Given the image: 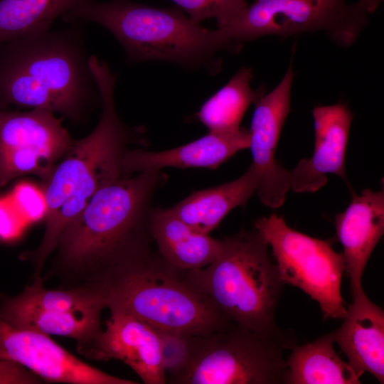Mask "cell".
Returning a JSON list of instances; mask_svg holds the SVG:
<instances>
[{
    "instance_id": "obj_28",
    "label": "cell",
    "mask_w": 384,
    "mask_h": 384,
    "mask_svg": "<svg viewBox=\"0 0 384 384\" xmlns=\"http://www.w3.org/2000/svg\"><path fill=\"white\" fill-rule=\"evenodd\" d=\"M18 224L14 206L0 198V238L8 239L15 236Z\"/></svg>"
},
{
    "instance_id": "obj_12",
    "label": "cell",
    "mask_w": 384,
    "mask_h": 384,
    "mask_svg": "<svg viewBox=\"0 0 384 384\" xmlns=\"http://www.w3.org/2000/svg\"><path fill=\"white\" fill-rule=\"evenodd\" d=\"M0 360L16 362L44 381L70 384H137L93 367L48 335L0 319Z\"/></svg>"
},
{
    "instance_id": "obj_25",
    "label": "cell",
    "mask_w": 384,
    "mask_h": 384,
    "mask_svg": "<svg viewBox=\"0 0 384 384\" xmlns=\"http://www.w3.org/2000/svg\"><path fill=\"white\" fill-rule=\"evenodd\" d=\"M196 23L215 19L217 28L228 25L246 9V0H171Z\"/></svg>"
},
{
    "instance_id": "obj_27",
    "label": "cell",
    "mask_w": 384,
    "mask_h": 384,
    "mask_svg": "<svg viewBox=\"0 0 384 384\" xmlns=\"http://www.w3.org/2000/svg\"><path fill=\"white\" fill-rule=\"evenodd\" d=\"M43 380L23 366L0 360V384H39Z\"/></svg>"
},
{
    "instance_id": "obj_4",
    "label": "cell",
    "mask_w": 384,
    "mask_h": 384,
    "mask_svg": "<svg viewBox=\"0 0 384 384\" xmlns=\"http://www.w3.org/2000/svg\"><path fill=\"white\" fill-rule=\"evenodd\" d=\"M86 285L110 313H124L156 329L207 336L229 321L213 302L149 249L129 256L92 277Z\"/></svg>"
},
{
    "instance_id": "obj_14",
    "label": "cell",
    "mask_w": 384,
    "mask_h": 384,
    "mask_svg": "<svg viewBox=\"0 0 384 384\" xmlns=\"http://www.w3.org/2000/svg\"><path fill=\"white\" fill-rule=\"evenodd\" d=\"M315 135L310 159H302L290 171V188L313 193L327 183L326 175L338 176L348 184L345 159L353 114L342 102L317 106L312 110Z\"/></svg>"
},
{
    "instance_id": "obj_15",
    "label": "cell",
    "mask_w": 384,
    "mask_h": 384,
    "mask_svg": "<svg viewBox=\"0 0 384 384\" xmlns=\"http://www.w3.org/2000/svg\"><path fill=\"white\" fill-rule=\"evenodd\" d=\"M334 226L342 253L344 271L350 280L352 298L364 292L361 285L368 260L384 233V191L366 188L335 215Z\"/></svg>"
},
{
    "instance_id": "obj_24",
    "label": "cell",
    "mask_w": 384,
    "mask_h": 384,
    "mask_svg": "<svg viewBox=\"0 0 384 384\" xmlns=\"http://www.w3.org/2000/svg\"><path fill=\"white\" fill-rule=\"evenodd\" d=\"M157 331L163 366L171 383L190 365L200 336L166 330Z\"/></svg>"
},
{
    "instance_id": "obj_6",
    "label": "cell",
    "mask_w": 384,
    "mask_h": 384,
    "mask_svg": "<svg viewBox=\"0 0 384 384\" xmlns=\"http://www.w3.org/2000/svg\"><path fill=\"white\" fill-rule=\"evenodd\" d=\"M223 240V250L212 263L186 271L189 281L229 321L266 336H292L275 322L285 284L269 256L267 242L255 228Z\"/></svg>"
},
{
    "instance_id": "obj_7",
    "label": "cell",
    "mask_w": 384,
    "mask_h": 384,
    "mask_svg": "<svg viewBox=\"0 0 384 384\" xmlns=\"http://www.w3.org/2000/svg\"><path fill=\"white\" fill-rule=\"evenodd\" d=\"M363 0H255L228 25L220 27L233 54L244 43L267 36L285 38L323 32L338 47L353 46L369 23Z\"/></svg>"
},
{
    "instance_id": "obj_17",
    "label": "cell",
    "mask_w": 384,
    "mask_h": 384,
    "mask_svg": "<svg viewBox=\"0 0 384 384\" xmlns=\"http://www.w3.org/2000/svg\"><path fill=\"white\" fill-rule=\"evenodd\" d=\"M334 342L359 376L371 374L384 383V312L365 292L352 298Z\"/></svg>"
},
{
    "instance_id": "obj_16",
    "label": "cell",
    "mask_w": 384,
    "mask_h": 384,
    "mask_svg": "<svg viewBox=\"0 0 384 384\" xmlns=\"http://www.w3.org/2000/svg\"><path fill=\"white\" fill-rule=\"evenodd\" d=\"M249 130L240 127L231 132H208L186 144L164 151L127 149L122 161V175L166 167L215 169L237 152L249 148Z\"/></svg>"
},
{
    "instance_id": "obj_2",
    "label": "cell",
    "mask_w": 384,
    "mask_h": 384,
    "mask_svg": "<svg viewBox=\"0 0 384 384\" xmlns=\"http://www.w3.org/2000/svg\"><path fill=\"white\" fill-rule=\"evenodd\" d=\"M88 63L100 91L102 114L92 132L74 141L43 179L47 203L44 234L36 249L21 255L31 262L34 275L42 274L63 231L94 194L123 176L122 161L127 146L145 142L144 129L127 126L117 114L114 98L117 75L94 55Z\"/></svg>"
},
{
    "instance_id": "obj_8",
    "label": "cell",
    "mask_w": 384,
    "mask_h": 384,
    "mask_svg": "<svg viewBox=\"0 0 384 384\" xmlns=\"http://www.w3.org/2000/svg\"><path fill=\"white\" fill-rule=\"evenodd\" d=\"M293 344L292 336H266L230 322L199 337L190 365L171 383H282L284 349Z\"/></svg>"
},
{
    "instance_id": "obj_21",
    "label": "cell",
    "mask_w": 384,
    "mask_h": 384,
    "mask_svg": "<svg viewBox=\"0 0 384 384\" xmlns=\"http://www.w3.org/2000/svg\"><path fill=\"white\" fill-rule=\"evenodd\" d=\"M334 332L293 346L286 359L282 383L358 384L360 378L334 348Z\"/></svg>"
},
{
    "instance_id": "obj_3",
    "label": "cell",
    "mask_w": 384,
    "mask_h": 384,
    "mask_svg": "<svg viewBox=\"0 0 384 384\" xmlns=\"http://www.w3.org/2000/svg\"><path fill=\"white\" fill-rule=\"evenodd\" d=\"M84 24L0 45V109L13 105L73 122L85 118L101 97L88 63Z\"/></svg>"
},
{
    "instance_id": "obj_5",
    "label": "cell",
    "mask_w": 384,
    "mask_h": 384,
    "mask_svg": "<svg viewBox=\"0 0 384 384\" xmlns=\"http://www.w3.org/2000/svg\"><path fill=\"white\" fill-rule=\"evenodd\" d=\"M62 18L68 23H95L113 34L126 61L171 62L213 75L223 65L220 52L231 53L221 28H206L176 6L160 8L132 0H80Z\"/></svg>"
},
{
    "instance_id": "obj_29",
    "label": "cell",
    "mask_w": 384,
    "mask_h": 384,
    "mask_svg": "<svg viewBox=\"0 0 384 384\" xmlns=\"http://www.w3.org/2000/svg\"><path fill=\"white\" fill-rule=\"evenodd\" d=\"M368 12L371 14L375 11L383 0H363Z\"/></svg>"
},
{
    "instance_id": "obj_26",
    "label": "cell",
    "mask_w": 384,
    "mask_h": 384,
    "mask_svg": "<svg viewBox=\"0 0 384 384\" xmlns=\"http://www.w3.org/2000/svg\"><path fill=\"white\" fill-rule=\"evenodd\" d=\"M11 201L16 210L31 221L46 217L47 203L43 189L29 182L16 185L11 194Z\"/></svg>"
},
{
    "instance_id": "obj_22",
    "label": "cell",
    "mask_w": 384,
    "mask_h": 384,
    "mask_svg": "<svg viewBox=\"0 0 384 384\" xmlns=\"http://www.w3.org/2000/svg\"><path fill=\"white\" fill-rule=\"evenodd\" d=\"M253 76L251 67L240 68L202 105L196 115L208 132H231L241 127V121L248 107L265 92V85L257 90L251 87Z\"/></svg>"
},
{
    "instance_id": "obj_19",
    "label": "cell",
    "mask_w": 384,
    "mask_h": 384,
    "mask_svg": "<svg viewBox=\"0 0 384 384\" xmlns=\"http://www.w3.org/2000/svg\"><path fill=\"white\" fill-rule=\"evenodd\" d=\"M62 120L43 110L21 112L0 109V151H34L54 166L75 141Z\"/></svg>"
},
{
    "instance_id": "obj_23",
    "label": "cell",
    "mask_w": 384,
    "mask_h": 384,
    "mask_svg": "<svg viewBox=\"0 0 384 384\" xmlns=\"http://www.w3.org/2000/svg\"><path fill=\"white\" fill-rule=\"evenodd\" d=\"M80 0H0V45L50 30Z\"/></svg>"
},
{
    "instance_id": "obj_11",
    "label": "cell",
    "mask_w": 384,
    "mask_h": 384,
    "mask_svg": "<svg viewBox=\"0 0 384 384\" xmlns=\"http://www.w3.org/2000/svg\"><path fill=\"white\" fill-rule=\"evenodd\" d=\"M294 73L292 57L284 75L269 93L254 105L249 130L252 164L260 176L257 189L262 203L271 208L282 206L290 188V171L275 159L281 132L291 112V92Z\"/></svg>"
},
{
    "instance_id": "obj_9",
    "label": "cell",
    "mask_w": 384,
    "mask_h": 384,
    "mask_svg": "<svg viewBox=\"0 0 384 384\" xmlns=\"http://www.w3.org/2000/svg\"><path fill=\"white\" fill-rule=\"evenodd\" d=\"M254 228L270 247L284 284L299 288L316 301L325 319H343L346 313L341 292L344 262L331 240L294 230L276 213L257 220Z\"/></svg>"
},
{
    "instance_id": "obj_1",
    "label": "cell",
    "mask_w": 384,
    "mask_h": 384,
    "mask_svg": "<svg viewBox=\"0 0 384 384\" xmlns=\"http://www.w3.org/2000/svg\"><path fill=\"white\" fill-rule=\"evenodd\" d=\"M167 179L161 170L142 172L122 176L97 191L63 231L44 281L57 279L63 288L81 285L150 248L152 201Z\"/></svg>"
},
{
    "instance_id": "obj_18",
    "label": "cell",
    "mask_w": 384,
    "mask_h": 384,
    "mask_svg": "<svg viewBox=\"0 0 384 384\" xmlns=\"http://www.w3.org/2000/svg\"><path fill=\"white\" fill-rule=\"evenodd\" d=\"M148 228L158 253L181 270L203 268L212 263L223 250V239L196 231L170 208L152 207Z\"/></svg>"
},
{
    "instance_id": "obj_13",
    "label": "cell",
    "mask_w": 384,
    "mask_h": 384,
    "mask_svg": "<svg viewBox=\"0 0 384 384\" xmlns=\"http://www.w3.org/2000/svg\"><path fill=\"white\" fill-rule=\"evenodd\" d=\"M81 354L97 361H121L146 384L167 381L157 329L127 314L111 313L105 329Z\"/></svg>"
},
{
    "instance_id": "obj_10",
    "label": "cell",
    "mask_w": 384,
    "mask_h": 384,
    "mask_svg": "<svg viewBox=\"0 0 384 384\" xmlns=\"http://www.w3.org/2000/svg\"><path fill=\"white\" fill-rule=\"evenodd\" d=\"M42 275L17 295L0 294V319L21 329L68 337L81 353L102 331L104 299L86 285L49 289Z\"/></svg>"
},
{
    "instance_id": "obj_20",
    "label": "cell",
    "mask_w": 384,
    "mask_h": 384,
    "mask_svg": "<svg viewBox=\"0 0 384 384\" xmlns=\"http://www.w3.org/2000/svg\"><path fill=\"white\" fill-rule=\"evenodd\" d=\"M260 176L251 164L238 178L192 193L171 210L192 229L210 234L237 207L244 208L256 193Z\"/></svg>"
}]
</instances>
